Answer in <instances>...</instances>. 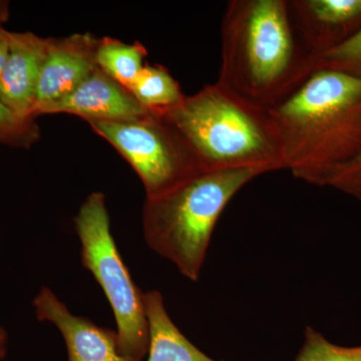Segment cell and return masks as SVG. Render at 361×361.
<instances>
[{
	"instance_id": "277c9868",
	"label": "cell",
	"mask_w": 361,
	"mask_h": 361,
	"mask_svg": "<svg viewBox=\"0 0 361 361\" xmlns=\"http://www.w3.org/2000/svg\"><path fill=\"white\" fill-rule=\"evenodd\" d=\"M267 173L260 168L202 173L166 194L146 198L142 230L147 244L183 276L197 281L223 211L242 188Z\"/></svg>"
},
{
	"instance_id": "d6986e66",
	"label": "cell",
	"mask_w": 361,
	"mask_h": 361,
	"mask_svg": "<svg viewBox=\"0 0 361 361\" xmlns=\"http://www.w3.org/2000/svg\"><path fill=\"white\" fill-rule=\"evenodd\" d=\"M11 32L6 30L4 26H0V78H1L2 71L4 70L7 58H8L9 49H11Z\"/></svg>"
},
{
	"instance_id": "9a60e30c",
	"label": "cell",
	"mask_w": 361,
	"mask_h": 361,
	"mask_svg": "<svg viewBox=\"0 0 361 361\" xmlns=\"http://www.w3.org/2000/svg\"><path fill=\"white\" fill-rule=\"evenodd\" d=\"M39 139L40 129L35 118L18 115L0 99V145L30 149Z\"/></svg>"
},
{
	"instance_id": "ffe728a7",
	"label": "cell",
	"mask_w": 361,
	"mask_h": 361,
	"mask_svg": "<svg viewBox=\"0 0 361 361\" xmlns=\"http://www.w3.org/2000/svg\"><path fill=\"white\" fill-rule=\"evenodd\" d=\"M7 345H8V336L4 327H0V361H4L7 353Z\"/></svg>"
},
{
	"instance_id": "7a4b0ae2",
	"label": "cell",
	"mask_w": 361,
	"mask_h": 361,
	"mask_svg": "<svg viewBox=\"0 0 361 361\" xmlns=\"http://www.w3.org/2000/svg\"><path fill=\"white\" fill-rule=\"evenodd\" d=\"M281 139L285 170L326 187L361 151V78L318 68L284 103L270 110Z\"/></svg>"
},
{
	"instance_id": "2e32d148",
	"label": "cell",
	"mask_w": 361,
	"mask_h": 361,
	"mask_svg": "<svg viewBox=\"0 0 361 361\" xmlns=\"http://www.w3.org/2000/svg\"><path fill=\"white\" fill-rule=\"evenodd\" d=\"M295 361H361V346L336 345L320 332L307 327Z\"/></svg>"
},
{
	"instance_id": "5b68a950",
	"label": "cell",
	"mask_w": 361,
	"mask_h": 361,
	"mask_svg": "<svg viewBox=\"0 0 361 361\" xmlns=\"http://www.w3.org/2000/svg\"><path fill=\"white\" fill-rule=\"evenodd\" d=\"M80 258L101 285L115 314L121 353L142 361L148 353L149 329L144 293L133 281L111 232L106 197L94 192L85 199L75 218Z\"/></svg>"
},
{
	"instance_id": "7c38bea8",
	"label": "cell",
	"mask_w": 361,
	"mask_h": 361,
	"mask_svg": "<svg viewBox=\"0 0 361 361\" xmlns=\"http://www.w3.org/2000/svg\"><path fill=\"white\" fill-rule=\"evenodd\" d=\"M144 302L149 329L148 361H216L197 348L176 326L160 292H146Z\"/></svg>"
},
{
	"instance_id": "8992f818",
	"label": "cell",
	"mask_w": 361,
	"mask_h": 361,
	"mask_svg": "<svg viewBox=\"0 0 361 361\" xmlns=\"http://www.w3.org/2000/svg\"><path fill=\"white\" fill-rule=\"evenodd\" d=\"M89 125L134 169L147 199L205 173L186 140L159 114L148 111L130 120L92 121Z\"/></svg>"
},
{
	"instance_id": "5bb4252c",
	"label": "cell",
	"mask_w": 361,
	"mask_h": 361,
	"mask_svg": "<svg viewBox=\"0 0 361 361\" xmlns=\"http://www.w3.org/2000/svg\"><path fill=\"white\" fill-rule=\"evenodd\" d=\"M148 51L144 45L129 44L121 40L99 39L96 51L97 66L104 73L129 90L144 68Z\"/></svg>"
},
{
	"instance_id": "3957f363",
	"label": "cell",
	"mask_w": 361,
	"mask_h": 361,
	"mask_svg": "<svg viewBox=\"0 0 361 361\" xmlns=\"http://www.w3.org/2000/svg\"><path fill=\"white\" fill-rule=\"evenodd\" d=\"M155 114V113H154ZM186 140L205 172L285 170L283 149L270 111L216 82L159 114Z\"/></svg>"
},
{
	"instance_id": "6da1fadb",
	"label": "cell",
	"mask_w": 361,
	"mask_h": 361,
	"mask_svg": "<svg viewBox=\"0 0 361 361\" xmlns=\"http://www.w3.org/2000/svg\"><path fill=\"white\" fill-rule=\"evenodd\" d=\"M316 70L290 0H230L221 21L217 82L246 101L272 110Z\"/></svg>"
},
{
	"instance_id": "ac0fdd59",
	"label": "cell",
	"mask_w": 361,
	"mask_h": 361,
	"mask_svg": "<svg viewBox=\"0 0 361 361\" xmlns=\"http://www.w3.org/2000/svg\"><path fill=\"white\" fill-rule=\"evenodd\" d=\"M326 187L336 189L361 202V151L353 160L331 175L327 180Z\"/></svg>"
},
{
	"instance_id": "8fae6325",
	"label": "cell",
	"mask_w": 361,
	"mask_h": 361,
	"mask_svg": "<svg viewBox=\"0 0 361 361\" xmlns=\"http://www.w3.org/2000/svg\"><path fill=\"white\" fill-rule=\"evenodd\" d=\"M47 42L49 39L32 32H11L8 58L0 78V99L25 118H32Z\"/></svg>"
},
{
	"instance_id": "4fadbf2b",
	"label": "cell",
	"mask_w": 361,
	"mask_h": 361,
	"mask_svg": "<svg viewBox=\"0 0 361 361\" xmlns=\"http://www.w3.org/2000/svg\"><path fill=\"white\" fill-rule=\"evenodd\" d=\"M137 103L149 113L163 114L185 99L179 82L163 66H145L129 87Z\"/></svg>"
},
{
	"instance_id": "52a82bcc",
	"label": "cell",
	"mask_w": 361,
	"mask_h": 361,
	"mask_svg": "<svg viewBox=\"0 0 361 361\" xmlns=\"http://www.w3.org/2000/svg\"><path fill=\"white\" fill-rule=\"evenodd\" d=\"M97 42L99 39L90 33L49 37L32 111L33 118L47 104L70 94L96 70Z\"/></svg>"
},
{
	"instance_id": "e0dca14e",
	"label": "cell",
	"mask_w": 361,
	"mask_h": 361,
	"mask_svg": "<svg viewBox=\"0 0 361 361\" xmlns=\"http://www.w3.org/2000/svg\"><path fill=\"white\" fill-rule=\"evenodd\" d=\"M341 71L361 78V30L351 39L316 59V68Z\"/></svg>"
},
{
	"instance_id": "44dd1931",
	"label": "cell",
	"mask_w": 361,
	"mask_h": 361,
	"mask_svg": "<svg viewBox=\"0 0 361 361\" xmlns=\"http://www.w3.org/2000/svg\"><path fill=\"white\" fill-rule=\"evenodd\" d=\"M9 16V4L7 1L0 0V26H4Z\"/></svg>"
},
{
	"instance_id": "30bf717a",
	"label": "cell",
	"mask_w": 361,
	"mask_h": 361,
	"mask_svg": "<svg viewBox=\"0 0 361 361\" xmlns=\"http://www.w3.org/2000/svg\"><path fill=\"white\" fill-rule=\"evenodd\" d=\"M297 28L316 59L361 30V0H290Z\"/></svg>"
},
{
	"instance_id": "9c48e42d",
	"label": "cell",
	"mask_w": 361,
	"mask_h": 361,
	"mask_svg": "<svg viewBox=\"0 0 361 361\" xmlns=\"http://www.w3.org/2000/svg\"><path fill=\"white\" fill-rule=\"evenodd\" d=\"M147 113L127 87L97 68L70 94L42 108L37 118L51 114H70L89 123L130 120Z\"/></svg>"
},
{
	"instance_id": "ba28073f",
	"label": "cell",
	"mask_w": 361,
	"mask_h": 361,
	"mask_svg": "<svg viewBox=\"0 0 361 361\" xmlns=\"http://www.w3.org/2000/svg\"><path fill=\"white\" fill-rule=\"evenodd\" d=\"M32 304L37 319L52 323L61 332L68 361H135L121 353L116 331L73 315L47 287H42Z\"/></svg>"
}]
</instances>
